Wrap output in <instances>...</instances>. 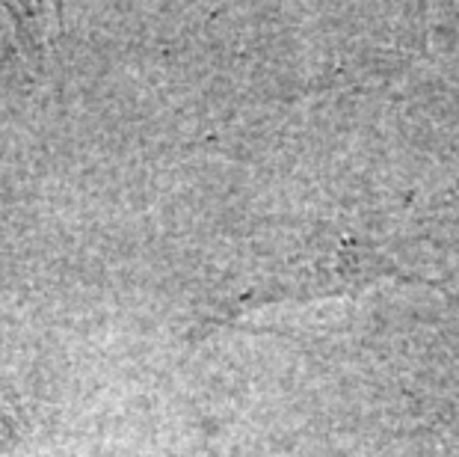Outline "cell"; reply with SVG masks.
Returning <instances> with one entry per match:
<instances>
[{"label": "cell", "mask_w": 459, "mask_h": 457, "mask_svg": "<svg viewBox=\"0 0 459 457\" xmlns=\"http://www.w3.org/2000/svg\"><path fill=\"white\" fill-rule=\"evenodd\" d=\"M0 445H4V440H0Z\"/></svg>", "instance_id": "6da1fadb"}]
</instances>
